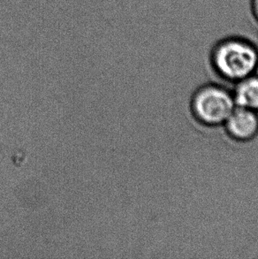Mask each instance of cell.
<instances>
[{
	"mask_svg": "<svg viewBox=\"0 0 258 259\" xmlns=\"http://www.w3.org/2000/svg\"><path fill=\"white\" fill-rule=\"evenodd\" d=\"M211 62L221 77L238 82L255 74L258 68V50L244 39H225L214 47Z\"/></svg>",
	"mask_w": 258,
	"mask_h": 259,
	"instance_id": "1",
	"label": "cell"
},
{
	"mask_svg": "<svg viewBox=\"0 0 258 259\" xmlns=\"http://www.w3.org/2000/svg\"><path fill=\"white\" fill-rule=\"evenodd\" d=\"M235 107L234 95L218 85L200 89L192 100L195 118L206 126L224 125Z\"/></svg>",
	"mask_w": 258,
	"mask_h": 259,
	"instance_id": "2",
	"label": "cell"
},
{
	"mask_svg": "<svg viewBox=\"0 0 258 259\" xmlns=\"http://www.w3.org/2000/svg\"><path fill=\"white\" fill-rule=\"evenodd\" d=\"M224 126L227 134L234 140H252L258 134V112L236 106Z\"/></svg>",
	"mask_w": 258,
	"mask_h": 259,
	"instance_id": "3",
	"label": "cell"
},
{
	"mask_svg": "<svg viewBox=\"0 0 258 259\" xmlns=\"http://www.w3.org/2000/svg\"><path fill=\"white\" fill-rule=\"evenodd\" d=\"M236 83L233 93L236 106L258 112V75L252 74Z\"/></svg>",
	"mask_w": 258,
	"mask_h": 259,
	"instance_id": "4",
	"label": "cell"
},
{
	"mask_svg": "<svg viewBox=\"0 0 258 259\" xmlns=\"http://www.w3.org/2000/svg\"><path fill=\"white\" fill-rule=\"evenodd\" d=\"M252 11L258 21V0H252Z\"/></svg>",
	"mask_w": 258,
	"mask_h": 259,
	"instance_id": "5",
	"label": "cell"
}]
</instances>
